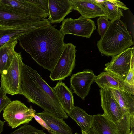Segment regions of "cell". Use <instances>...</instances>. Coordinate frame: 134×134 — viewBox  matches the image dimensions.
Listing matches in <instances>:
<instances>
[{"label": "cell", "mask_w": 134, "mask_h": 134, "mask_svg": "<svg viewBox=\"0 0 134 134\" xmlns=\"http://www.w3.org/2000/svg\"><path fill=\"white\" fill-rule=\"evenodd\" d=\"M64 36L50 24L32 30L18 40L20 46L39 65L50 71L63 51Z\"/></svg>", "instance_id": "1"}, {"label": "cell", "mask_w": 134, "mask_h": 134, "mask_svg": "<svg viewBox=\"0 0 134 134\" xmlns=\"http://www.w3.org/2000/svg\"><path fill=\"white\" fill-rule=\"evenodd\" d=\"M19 94L44 111L63 119L68 118L53 88L32 68L23 64Z\"/></svg>", "instance_id": "2"}, {"label": "cell", "mask_w": 134, "mask_h": 134, "mask_svg": "<svg viewBox=\"0 0 134 134\" xmlns=\"http://www.w3.org/2000/svg\"><path fill=\"white\" fill-rule=\"evenodd\" d=\"M126 24L120 19L110 21L97 45L102 55L115 56L133 45Z\"/></svg>", "instance_id": "3"}, {"label": "cell", "mask_w": 134, "mask_h": 134, "mask_svg": "<svg viewBox=\"0 0 134 134\" xmlns=\"http://www.w3.org/2000/svg\"><path fill=\"white\" fill-rule=\"evenodd\" d=\"M92 127L98 134H129L134 125V116L127 115L116 123L103 114L93 115Z\"/></svg>", "instance_id": "4"}, {"label": "cell", "mask_w": 134, "mask_h": 134, "mask_svg": "<svg viewBox=\"0 0 134 134\" xmlns=\"http://www.w3.org/2000/svg\"><path fill=\"white\" fill-rule=\"evenodd\" d=\"M23 63L21 52L15 51L10 65L1 74V86L6 94L11 95L19 94Z\"/></svg>", "instance_id": "5"}, {"label": "cell", "mask_w": 134, "mask_h": 134, "mask_svg": "<svg viewBox=\"0 0 134 134\" xmlns=\"http://www.w3.org/2000/svg\"><path fill=\"white\" fill-rule=\"evenodd\" d=\"M36 113L31 106L28 107L19 100L9 103L3 110V117L12 129L31 121Z\"/></svg>", "instance_id": "6"}, {"label": "cell", "mask_w": 134, "mask_h": 134, "mask_svg": "<svg viewBox=\"0 0 134 134\" xmlns=\"http://www.w3.org/2000/svg\"><path fill=\"white\" fill-rule=\"evenodd\" d=\"M76 48L72 43H65L61 55L50 71L49 77L51 80L62 81L71 74L75 65Z\"/></svg>", "instance_id": "7"}, {"label": "cell", "mask_w": 134, "mask_h": 134, "mask_svg": "<svg viewBox=\"0 0 134 134\" xmlns=\"http://www.w3.org/2000/svg\"><path fill=\"white\" fill-rule=\"evenodd\" d=\"M112 57L111 60L105 64L104 70L124 81L134 63V47L129 48Z\"/></svg>", "instance_id": "8"}, {"label": "cell", "mask_w": 134, "mask_h": 134, "mask_svg": "<svg viewBox=\"0 0 134 134\" xmlns=\"http://www.w3.org/2000/svg\"><path fill=\"white\" fill-rule=\"evenodd\" d=\"M60 27V31L64 36L70 34L87 38L90 37L96 28L94 21L81 16L76 19H64Z\"/></svg>", "instance_id": "9"}, {"label": "cell", "mask_w": 134, "mask_h": 134, "mask_svg": "<svg viewBox=\"0 0 134 134\" xmlns=\"http://www.w3.org/2000/svg\"><path fill=\"white\" fill-rule=\"evenodd\" d=\"M44 19L20 13L0 3V29L18 27Z\"/></svg>", "instance_id": "10"}, {"label": "cell", "mask_w": 134, "mask_h": 134, "mask_svg": "<svg viewBox=\"0 0 134 134\" xmlns=\"http://www.w3.org/2000/svg\"><path fill=\"white\" fill-rule=\"evenodd\" d=\"M50 23L48 19H45L18 27L0 29V47L10 41L18 40L32 31L48 25Z\"/></svg>", "instance_id": "11"}, {"label": "cell", "mask_w": 134, "mask_h": 134, "mask_svg": "<svg viewBox=\"0 0 134 134\" xmlns=\"http://www.w3.org/2000/svg\"><path fill=\"white\" fill-rule=\"evenodd\" d=\"M96 76L92 70L88 69L74 74L70 78L71 88L74 93L84 100L89 93Z\"/></svg>", "instance_id": "12"}, {"label": "cell", "mask_w": 134, "mask_h": 134, "mask_svg": "<svg viewBox=\"0 0 134 134\" xmlns=\"http://www.w3.org/2000/svg\"><path fill=\"white\" fill-rule=\"evenodd\" d=\"M99 91L101 106L104 111L103 114L109 120L116 123L127 115H130L124 112L112 96L109 90H104L100 88Z\"/></svg>", "instance_id": "13"}, {"label": "cell", "mask_w": 134, "mask_h": 134, "mask_svg": "<svg viewBox=\"0 0 134 134\" xmlns=\"http://www.w3.org/2000/svg\"><path fill=\"white\" fill-rule=\"evenodd\" d=\"M70 0L73 10L77 11L81 16L90 19L108 15L106 9L98 1Z\"/></svg>", "instance_id": "14"}, {"label": "cell", "mask_w": 134, "mask_h": 134, "mask_svg": "<svg viewBox=\"0 0 134 134\" xmlns=\"http://www.w3.org/2000/svg\"><path fill=\"white\" fill-rule=\"evenodd\" d=\"M0 3L26 15L44 19L49 16L44 10L28 0H0Z\"/></svg>", "instance_id": "15"}, {"label": "cell", "mask_w": 134, "mask_h": 134, "mask_svg": "<svg viewBox=\"0 0 134 134\" xmlns=\"http://www.w3.org/2000/svg\"><path fill=\"white\" fill-rule=\"evenodd\" d=\"M94 81L101 89L120 90L134 95V86L130 85L107 71L100 73L96 76Z\"/></svg>", "instance_id": "16"}, {"label": "cell", "mask_w": 134, "mask_h": 134, "mask_svg": "<svg viewBox=\"0 0 134 134\" xmlns=\"http://www.w3.org/2000/svg\"><path fill=\"white\" fill-rule=\"evenodd\" d=\"M49 16L50 23L61 22L73 10L70 0H48Z\"/></svg>", "instance_id": "17"}, {"label": "cell", "mask_w": 134, "mask_h": 134, "mask_svg": "<svg viewBox=\"0 0 134 134\" xmlns=\"http://www.w3.org/2000/svg\"><path fill=\"white\" fill-rule=\"evenodd\" d=\"M35 114L41 118L56 134H73L72 129L63 119L44 111Z\"/></svg>", "instance_id": "18"}, {"label": "cell", "mask_w": 134, "mask_h": 134, "mask_svg": "<svg viewBox=\"0 0 134 134\" xmlns=\"http://www.w3.org/2000/svg\"><path fill=\"white\" fill-rule=\"evenodd\" d=\"M53 89L64 111L68 114L75 106L72 91L62 81H59Z\"/></svg>", "instance_id": "19"}, {"label": "cell", "mask_w": 134, "mask_h": 134, "mask_svg": "<svg viewBox=\"0 0 134 134\" xmlns=\"http://www.w3.org/2000/svg\"><path fill=\"white\" fill-rule=\"evenodd\" d=\"M109 91L124 112L134 116L133 96L120 90L110 89Z\"/></svg>", "instance_id": "20"}, {"label": "cell", "mask_w": 134, "mask_h": 134, "mask_svg": "<svg viewBox=\"0 0 134 134\" xmlns=\"http://www.w3.org/2000/svg\"><path fill=\"white\" fill-rule=\"evenodd\" d=\"M18 40L10 41L0 47V74L6 71L10 65L15 51Z\"/></svg>", "instance_id": "21"}, {"label": "cell", "mask_w": 134, "mask_h": 134, "mask_svg": "<svg viewBox=\"0 0 134 134\" xmlns=\"http://www.w3.org/2000/svg\"><path fill=\"white\" fill-rule=\"evenodd\" d=\"M105 8L107 13V17L110 21L120 19L123 16V10L129 8L122 2L116 0L98 1Z\"/></svg>", "instance_id": "22"}, {"label": "cell", "mask_w": 134, "mask_h": 134, "mask_svg": "<svg viewBox=\"0 0 134 134\" xmlns=\"http://www.w3.org/2000/svg\"><path fill=\"white\" fill-rule=\"evenodd\" d=\"M67 115L77 123L82 130L86 131L92 127L93 116L88 114L79 107L74 106Z\"/></svg>", "instance_id": "23"}, {"label": "cell", "mask_w": 134, "mask_h": 134, "mask_svg": "<svg viewBox=\"0 0 134 134\" xmlns=\"http://www.w3.org/2000/svg\"><path fill=\"white\" fill-rule=\"evenodd\" d=\"M10 134H47L43 130H38L33 126L25 124Z\"/></svg>", "instance_id": "24"}, {"label": "cell", "mask_w": 134, "mask_h": 134, "mask_svg": "<svg viewBox=\"0 0 134 134\" xmlns=\"http://www.w3.org/2000/svg\"><path fill=\"white\" fill-rule=\"evenodd\" d=\"M98 32L101 37L103 35L108 26L110 21L106 16L99 17L97 20Z\"/></svg>", "instance_id": "25"}, {"label": "cell", "mask_w": 134, "mask_h": 134, "mask_svg": "<svg viewBox=\"0 0 134 134\" xmlns=\"http://www.w3.org/2000/svg\"><path fill=\"white\" fill-rule=\"evenodd\" d=\"M3 88L0 87V113L6 106L11 102V99L7 97Z\"/></svg>", "instance_id": "26"}, {"label": "cell", "mask_w": 134, "mask_h": 134, "mask_svg": "<svg viewBox=\"0 0 134 134\" xmlns=\"http://www.w3.org/2000/svg\"><path fill=\"white\" fill-rule=\"evenodd\" d=\"M28 1L38 6L48 14V0H28Z\"/></svg>", "instance_id": "27"}, {"label": "cell", "mask_w": 134, "mask_h": 134, "mask_svg": "<svg viewBox=\"0 0 134 134\" xmlns=\"http://www.w3.org/2000/svg\"><path fill=\"white\" fill-rule=\"evenodd\" d=\"M33 118L41 126L47 130L50 134H56L55 132L50 128L44 121L39 116L35 114Z\"/></svg>", "instance_id": "28"}, {"label": "cell", "mask_w": 134, "mask_h": 134, "mask_svg": "<svg viewBox=\"0 0 134 134\" xmlns=\"http://www.w3.org/2000/svg\"><path fill=\"white\" fill-rule=\"evenodd\" d=\"M134 66H131L128 74L124 81L130 85L134 86Z\"/></svg>", "instance_id": "29"}, {"label": "cell", "mask_w": 134, "mask_h": 134, "mask_svg": "<svg viewBox=\"0 0 134 134\" xmlns=\"http://www.w3.org/2000/svg\"><path fill=\"white\" fill-rule=\"evenodd\" d=\"M87 134H98L97 132L92 128L86 131Z\"/></svg>", "instance_id": "30"}, {"label": "cell", "mask_w": 134, "mask_h": 134, "mask_svg": "<svg viewBox=\"0 0 134 134\" xmlns=\"http://www.w3.org/2000/svg\"><path fill=\"white\" fill-rule=\"evenodd\" d=\"M5 121H2L0 119V134L3 131Z\"/></svg>", "instance_id": "31"}, {"label": "cell", "mask_w": 134, "mask_h": 134, "mask_svg": "<svg viewBox=\"0 0 134 134\" xmlns=\"http://www.w3.org/2000/svg\"><path fill=\"white\" fill-rule=\"evenodd\" d=\"M81 132L82 134H87L86 131L83 130H81Z\"/></svg>", "instance_id": "32"}, {"label": "cell", "mask_w": 134, "mask_h": 134, "mask_svg": "<svg viewBox=\"0 0 134 134\" xmlns=\"http://www.w3.org/2000/svg\"><path fill=\"white\" fill-rule=\"evenodd\" d=\"M129 134H134V133H133L131 130L130 131V133Z\"/></svg>", "instance_id": "33"}, {"label": "cell", "mask_w": 134, "mask_h": 134, "mask_svg": "<svg viewBox=\"0 0 134 134\" xmlns=\"http://www.w3.org/2000/svg\"><path fill=\"white\" fill-rule=\"evenodd\" d=\"M75 134H79L77 133H75Z\"/></svg>", "instance_id": "34"}]
</instances>
